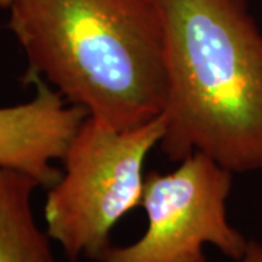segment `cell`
Masks as SVG:
<instances>
[{"instance_id": "obj_1", "label": "cell", "mask_w": 262, "mask_h": 262, "mask_svg": "<svg viewBox=\"0 0 262 262\" xmlns=\"http://www.w3.org/2000/svg\"><path fill=\"white\" fill-rule=\"evenodd\" d=\"M165 38L170 162L201 153L230 172L262 170V32L248 0H153Z\"/></svg>"}, {"instance_id": "obj_2", "label": "cell", "mask_w": 262, "mask_h": 262, "mask_svg": "<svg viewBox=\"0 0 262 262\" xmlns=\"http://www.w3.org/2000/svg\"><path fill=\"white\" fill-rule=\"evenodd\" d=\"M8 27L39 77L115 130L162 115L165 38L153 0H12Z\"/></svg>"}, {"instance_id": "obj_3", "label": "cell", "mask_w": 262, "mask_h": 262, "mask_svg": "<svg viewBox=\"0 0 262 262\" xmlns=\"http://www.w3.org/2000/svg\"><path fill=\"white\" fill-rule=\"evenodd\" d=\"M165 131L160 115L133 130H115L88 115L63 156L64 172L48 188L46 232L69 262H99L111 232L125 214L141 206L144 162Z\"/></svg>"}, {"instance_id": "obj_4", "label": "cell", "mask_w": 262, "mask_h": 262, "mask_svg": "<svg viewBox=\"0 0 262 262\" xmlns=\"http://www.w3.org/2000/svg\"><path fill=\"white\" fill-rule=\"evenodd\" d=\"M232 175L201 153L168 173L149 172L141 200L146 232L134 244L111 246L99 262H207L204 245L237 262L249 241L227 219Z\"/></svg>"}, {"instance_id": "obj_5", "label": "cell", "mask_w": 262, "mask_h": 262, "mask_svg": "<svg viewBox=\"0 0 262 262\" xmlns=\"http://www.w3.org/2000/svg\"><path fill=\"white\" fill-rule=\"evenodd\" d=\"M28 102L0 106V165L16 169L51 188L61 178L54 162L61 160L89 113L72 105L47 82L35 77Z\"/></svg>"}, {"instance_id": "obj_6", "label": "cell", "mask_w": 262, "mask_h": 262, "mask_svg": "<svg viewBox=\"0 0 262 262\" xmlns=\"http://www.w3.org/2000/svg\"><path fill=\"white\" fill-rule=\"evenodd\" d=\"M38 187L32 177L0 165V262H56L51 239L32 213Z\"/></svg>"}, {"instance_id": "obj_7", "label": "cell", "mask_w": 262, "mask_h": 262, "mask_svg": "<svg viewBox=\"0 0 262 262\" xmlns=\"http://www.w3.org/2000/svg\"><path fill=\"white\" fill-rule=\"evenodd\" d=\"M237 262H262V245L255 241H249L244 256Z\"/></svg>"}, {"instance_id": "obj_8", "label": "cell", "mask_w": 262, "mask_h": 262, "mask_svg": "<svg viewBox=\"0 0 262 262\" xmlns=\"http://www.w3.org/2000/svg\"><path fill=\"white\" fill-rule=\"evenodd\" d=\"M12 0H0V9H8Z\"/></svg>"}]
</instances>
